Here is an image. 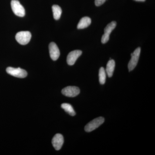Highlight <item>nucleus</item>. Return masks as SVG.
Segmentation results:
<instances>
[{
    "label": "nucleus",
    "instance_id": "1",
    "mask_svg": "<svg viewBox=\"0 0 155 155\" xmlns=\"http://www.w3.org/2000/svg\"><path fill=\"white\" fill-rule=\"evenodd\" d=\"M31 35L28 31H19L16 34V39L20 45H27L30 41Z\"/></svg>",
    "mask_w": 155,
    "mask_h": 155
},
{
    "label": "nucleus",
    "instance_id": "2",
    "mask_svg": "<svg viewBox=\"0 0 155 155\" xmlns=\"http://www.w3.org/2000/svg\"><path fill=\"white\" fill-rule=\"evenodd\" d=\"M11 6L12 11L15 15L19 17H23L25 16V9L18 0H12Z\"/></svg>",
    "mask_w": 155,
    "mask_h": 155
},
{
    "label": "nucleus",
    "instance_id": "3",
    "mask_svg": "<svg viewBox=\"0 0 155 155\" xmlns=\"http://www.w3.org/2000/svg\"><path fill=\"white\" fill-rule=\"evenodd\" d=\"M140 48H138L136 49L133 53L131 54V59L128 64V68L129 72L132 71L136 67L140 55Z\"/></svg>",
    "mask_w": 155,
    "mask_h": 155
},
{
    "label": "nucleus",
    "instance_id": "4",
    "mask_svg": "<svg viewBox=\"0 0 155 155\" xmlns=\"http://www.w3.org/2000/svg\"><path fill=\"white\" fill-rule=\"evenodd\" d=\"M104 119L102 117L96 118L91 122H89L84 127V130L86 132H91L99 127L100 125H101L104 123Z\"/></svg>",
    "mask_w": 155,
    "mask_h": 155
},
{
    "label": "nucleus",
    "instance_id": "5",
    "mask_svg": "<svg viewBox=\"0 0 155 155\" xmlns=\"http://www.w3.org/2000/svg\"><path fill=\"white\" fill-rule=\"evenodd\" d=\"M6 71L8 74L19 78H24L27 75V72L24 69L20 68H15L9 67L6 69Z\"/></svg>",
    "mask_w": 155,
    "mask_h": 155
},
{
    "label": "nucleus",
    "instance_id": "6",
    "mask_svg": "<svg viewBox=\"0 0 155 155\" xmlns=\"http://www.w3.org/2000/svg\"><path fill=\"white\" fill-rule=\"evenodd\" d=\"M116 22L115 21H113L107 25L104 29V34L102 37L101 42L103 44L107 42L110 39V35L111 32L116 28Z\"/></svg>",
    "mask_w": 155,
    "mask_h": 155
},
{
    "label": "nucleus",
    "instance_id": "7",
    "mask_svg": "<svg viewBox=\"0 0 155 155\" xmlns=\"http://www.w3.org/2000/svg\"><path fill=\"white\" fill-rule=\"evenodd\" d=\"M80 89L75 86H68L62 90V93L68 97H75L80 93Z\"/></svg>",
    "mask_w": 155,
    "mask_h": 155
},
{
    "label": "nucleus",
    "instance_id": "8",
    "mask_svg": "<svg viewBox=\"0 0 155 155\" xmlns=\"http://www.w3.org/2000/svg\"><path fill=\"white\" fill-rule=\"evenodd\" d=\"M82 54L80 50H75L69 53L67 57V63L68 65L72 66L75 64L78 58Z\"/></svg>",
    "mask_w": 155,
    "mask_h": 155
},
{
    "label": "nucleus",
    "instance_id": "9",
    "mask_svg": "<svg viewBox=\"0 0 155 155\" xmlns=\"http://www.w3.org/2000/svg\"><path fill=\"white\" fill-rule=\"evenodd\" d=\"M50 57L53 61H55L60 56V51L57 45L54 42H51L49 46Z\"/></svg>",
    "mask_w": 155,
    "mask_h": 155
},
{
    "label": "nucleus",
    "instance_id": "10",
    "mask_svg": "<svg viewBox=\"0 0 155 155\" xmlns=\"http://www.w3.org/2000/svg\"><path fill=\"white\" fill-rule=\"evenodd\" d=\"M64 143L63 135L60 134H57L54 137L52 140V143L55 149L57 150H61Z\"/></svg>",
    "mask_w": 155,
    "mask_h": 155
},
{
    "label": "nucleus",
    "instance_id": "11",
    "mask_svg": "<svg viewBox=\"0 0 155 155\" xmlns=\"http://www.w3.org/2000/svg\"><path fill=\"white\" fill-rule=\"evenodd\" d=\"M91 20L90 17H84L81 18L77 25L78 29H83L88 27L91 24Z\"/></svg>",
    "mask_w": 155,
    "mask_h": 155
},
{
    "label": "nucleus",
    "instance_id": "12",
    "mask_svg": "<svg viewBox=\"0 0 155 155\" xmlns=\"http://www.w3.org/2000/svg\"><path fill=\"white\" fill-rule=\"evenodd\" d=\"M115 67V62L114 60H110L108 61L106 68V72L108 77H111L113 75Z\"/></svg>",
    "mask_w": 155,
    "mask_h": 155
},
{
    "label": "nucleus",
    "instance_id": "13",
    "mask_svg": "<svg viewBox=\"0 0 155 155\" xmlns=\"http://www.w3.org/2000/svg\"><path fill=\"white\" fill-rule=\"evenodd\" d=\"M52 11L53 16L54 19L56 20L60 19L62 12L61 7L58 5H54L52 6Z\"/></svg>",
    "mask_w": 155,
    "mask_h": 155
},
{
    "label": "nucleus",
    "instance_id": "14",
    "mask_svg": "<svg viewBox=\"0 0 155 155\" xmlns=\"http://www.w3.org/2000/svg\"><path fill=\"white\" fill-rule=\"evenodd\" d=\"M61 107L70 116H75V111H74V109L71 105L69 104H67V103H64L61 105Z\"/></svg>",
    "mask_w": 155,
    "mask_h": 155
},
{
    "label": "nucleus",
    "instance_id": "15",
    "mask_svg": "<svg viewBox=\"0 0 155 155\" xmlns=\"http://www.w3.org/2000/svg\"><path fill=\"white\" fill-rule=\"evenodd\" d=\"M100 83L101 84H104L106 80V72L104 67H101L99 72Z\"/></svg>",
    "mask_w": 155,
    "mask_h": 155
},
{
    "label": "nucleus",
    "instance_id": "16",
    "mask_svg": "<svg viewBox=\"0 0 155 155\" xmlns=\"http://www.w3.org/2000/svg\"><path fill=\"white\" fill-rule=\"evenodd\" d=\"M106 0H95V4L96 6H100L104 3Z\"/></svg>",
    "mask_w": 155,
    "mask_h": 155
},
{
    "label": "nucleus",
    "instance_id": "17",
    "mask_svg": "<svg viewBox=\"0 0 155 155\" xmlns=\"http://www.w3.org/2000/svg\"><path fill=\"white\" fill-rule=\"evenodd\" d=\"M134 1H137V2H145L146 0H134Z\"/></svg>",
    "mask_w": 155,
    "mask_h": 155
}]
</instances>
